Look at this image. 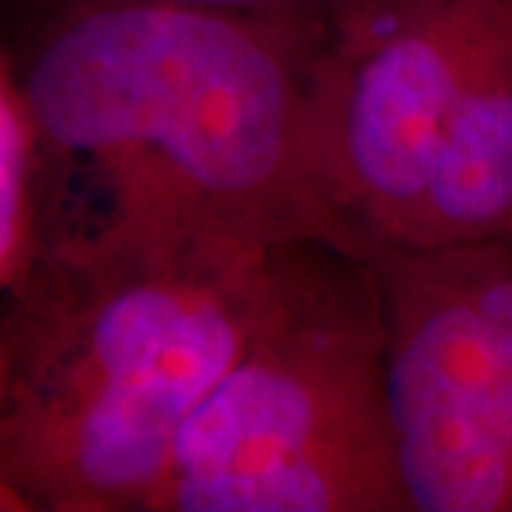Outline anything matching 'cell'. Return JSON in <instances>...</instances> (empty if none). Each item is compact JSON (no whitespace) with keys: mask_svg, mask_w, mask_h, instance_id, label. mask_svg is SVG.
Returning a JSON list of instances; mask_svg holds the SVG:
<instances>
[{"mask_svg":"<svg viewBox=\"0 0 512 512\" xmlns=\"http://www.w3.org/2000/svg\"><path fill=\"white\" fill-rule=\"evenodd\" d=\"M512 234V29L487 57L441 134L399 242L447 245Z\"/></svg>","mask_w":512,"mask_h":512,"instance_id":"cell-6","label":"cell"},{"mask_svg":"<svg viewBox=\"0 0 512 512\" xmlns=\"http://www.w3.org/2000/svg\"><path fill=\"white\" fill-rule=\"evenodd\" d=\"M222 12H242V15H271V18L311 20V23H330V18L348 0H171Z\"/></svg>","mask_w":512,"mask_h":512,"instance_id":"cell-8","label":"cell"},{"mask_svg":"<svg viewBox=\"0 0 512 512\" xmlns=\"http://www.w3.org/2000/svg\"><path fill=\"white\" fill-rule=\"evenodd\" d=\"M512 29V0H348L319 55L330 197L356 254L399 242L441 134Z\"/></svg>","mask_w":512,"mask_h":512,"instance_id":"cell-5","label":"cell"},{"mask_svg":"<svg viewBox=\"0 0 512 512\" xmlns=\"http://www.w3.org/2000/svg\"><path fill=\"white\" fill-rule=\"evenodd\" d=\"M325 32L171 0H52L15 57L43 168L89 177L83 225L356 254L319 137Z\"/></svg>","mask_w":512,"mask_h":512,"instance_id":"cell-1","label":"cell"},{"mask_svg":"<svg viewBox=\"0 0 512 512\" xmlns=\"http://www.w3.org/2000/svg\"><path fill=\"white\" fill-rule=\"evenodd\" d=\"M325 248L131 225L49 234L0 296V501L146 512L185 421Z\"/></svg>","mask_w":512,"mask_h":512,"instance_id":"cell-2","label":"cell"},{"mask_svg":"<svg viewBox=\"0 0 512 512\" xmlns=\"http://www.w3.org/2000/svg\"><path fill=\"white\" fill-rule=\"evenodd\" d=\"M365 256L407 512H512V234Z\"/></svg>","mask_w":512,"mask_h":512,"instance_id":"cell-4","label":"cell"},{"mask_svg":"<svg viewBox=\"0 0 512 512\" xmlns=\"http://www.w3.org/2000/svg\"><path fill=\"white\" fill-rule=\"evenodd\" d=\"M0 396H3V345H0Z\"/></svg>","mask_w":512,"mask_h":512,"instance_id":"cell-9","label":"cell"},{"mask_svg":"<svg viewBox=\"0 0 512 512\" xmlns=\"http://www.w3.org/2000/svg\"><path fill=\"white\" fill-rule=\"evenodd\" d=\"M146 512H407L367 256L319 254L185 421Z\"/></svg>","mask_w":512,"mask_h":512,"instance_id":"cell-3","label":"cell"},{"mask_svg":"<svg viewBox=\"0 0 512 512\" xmlns=\"http://www.w3.org/2000/svg\"><path fill=\"white\" fill-rule=\"evenodd\" d=\"M43 151L15 55L0 46V296L43 248Z\"/></svg>","mask_w":512,"mask_h":512,"instance_id":"cell-7","label":"cell"}]
</instances>
